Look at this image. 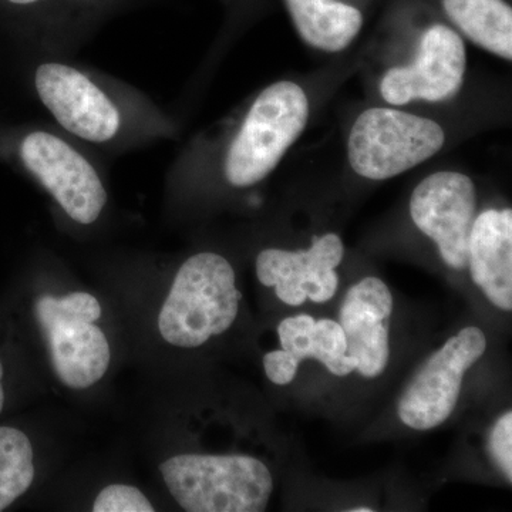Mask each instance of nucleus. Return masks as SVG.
<instances>
[{
	"mask_svg": "<svg viewBox=\"0 0 512 512\" xmlns=\"http://www.w3.org/2000/svg\"><path fill=\"white\" fill-rule=\"evenodd\" d=\"M239 301L231 264L224 256L201 252L188 258L175 275L158 316V329L170 345L198 348L231 328Z\"/></svg>",
	"mask_w": 512,
	"mask_h": 512,
	"instance_id": "1",
	"label": "nucleus"
},
{
	"mask_svg": "<svg viewBox=\"0 0 512 512\" xmlns=\"http://www.w3.org/2000/svg\"><path fill=\"white\" fill-rule=\"evenodd\" d=\"M174 500L188 512H262L274 491L258 458L180 454L160 466Z\"/></svg>",
	"mask_w": 512,
	"mask_h": 512,
	"instance_id": "2",
	"label": "nucleus"
},
{
	"mask_svg": "<svg viewBox=\"0 0 512 512\" xmlns=\"http://www.w3.org/2000/svg\"><path fill=\"white\" fill-rule=\"evenodd\" d=\"M308 119V97L298 84L266 87L229 144L224 164L228 183L245 188L265 180L301 136Z\"/></svg>",
	"mask_w": 512,
	"mask_h": 512,
	"instance_id": "3",
	"label": "nucleus"
},
{
	"mask_svg": "<svg viewBox=\"0 0 512 512\" xmlns=\"http://www.w3.org/2000/svg\"><path fill=\"white\" fill-rule=\"evenodd\" d=\"M35 316L50 362L64 386L89 389L106 375L110 345L103 330L94 325L100 319L101 306L93 295L73 292L62 298L39 296Z\"/></svg>",
	"mask_w": 512,
	"mask_h": 512,
	"instance_id": "4",
	"label": "nucleus"
},
{
	"mask_svg": "<svg viewBox=\"0 0 512 512\" xmlns=\"http://www.w3.org/2000/svg\"><path fill=\"white\" fill-rule=\"evenodd\" d=\"M444 141L446 134L436 121L375 107L353 124L348 156L360 177L389 180L436 156Z\"/></svg>",
	"mask_w": 512,
	"mask_h": 512,
	"instance_id": "5",
	"label": "nucleus"
},
{
	"mask_svg": "<svg viewBox=\"0 0 512 512\" xmlns=\"http://www.w3.org/2000/svg\"><path fill=\"white\" fill-rule=\"evenodd\" d=\"M487 349L483 330L468 326L423 363L397 406L400 420L413 430L441 426L456 409L463 379Z\"/></svg>",
	"mask_w": 512,
	"mask_h": 512,
	"instance_id": "6",
	"label": "nucleus"
},
{
	"mask_svg": "<svg viewBox=\"0 0 512 512\" xmlns=\"http://www.w3.org/2000/svg\"><path fill=\"white\" fill-rule=\"evenodd\" d=\"M19 156L30 174L74 222L90 225L106 207L107 192L93 164L72 144L36 130L20 141Z\"/></svg>",
	"mask_w": 512,
	"mask_h": 512,
	"instance_id": "7",
	"label": "nucleus"
},
{
	"mask_svg": "<svg viewBox=\"0 0 512 512\" xmlns=\"http://www.w3.org/2000/svg\"><path fill=\"white\" fill-rule=\"evenodd\" d=\"M35 89L43 106L73 136L101 144L119 134V107L82 70L64 63H42L35 72Z\"/></svg>",
	"mask_w": 512,
	"mask_h": 512,
	"instance_id": "8",
	"label": "nucleus"
},
{
	"mask_svg": "<svg viewBox=\"0 0 512 512\" xmlns=\"http://www.w3.org/2000/svg\"><path fill=\"white\" fill-rule=\"evenodd\" d=\"M410 214L450 268H467L468 239L476 220V187L467 175L440 171L424 178L413 191Z\"/></svg>",
	"mask_w": 512,
	"mask_h": 512,
	"instance_id": "9",
	"label": "nucleus"
},
{
	"mask_svg": "<svg viewBox=\"0 0 512 512\" xmlns=\"http://www.w3.org/2000/svg\"><path fill=\"white\" fill-rule=\"evenodd\" d=\"M464 72L463 40L453 29L434 25L421 37L419 53L412 64L393 67L384 74L380 93L393 106H403L413 100L437 103L460 92Z\"/></svg>",
	"mask_w": 512,
	"mask_h": 512,
	"instance_id": "10",
	"label": "nucleus"
},
{
	"mask_svg": "<svg viewBox=\"0 0 512 512\" xmlns=\"http://www.w3.org/2000/svg\"><path fill=\"white\" fill-rule=\"evenodd\" d=\"M345 255L342 239L326 234L313 239L306 251L269 248L256 258V276L262 285L275 288L286 305L301 306L306 299L325 303L339 288L336 268Z\"/></svg>",
	"mask_w": 512,
	"mask_h": 512,
	"instance_id": "11",
	"label": "nucleus"
},
{
	"mask_svg": "<svg viewBox=\"0 0 512 512\" xmlns=\"http://www.w3.org/2000/svg\"><path fill=\"white\" fill-rule=\"evenodd\" d=\"M392 313V292L375 276L353 285L340 306L346 353L356 359L357 372L367 379L382 375L389 363Z\"/></svg>",
	"mask_w": 512,
	"mask_h": 512,
	"instance_id": "12",
	"label": "nucleus"
},
{
	"mask_svg": "<svg viewBox=\"0 0 512 512\" xmlns=\"http://www.w3.org/2000/svg\"><path fill=\"white\" fill-rule=\"evenodd\" d=\"M470 274L488 301L512 309V211L487 210L474 220L468 239Z\"/></svg>",
	"mask_w": 512,
	"mask_h": 512,
	"instance_id": "13",
	"label": "nucleus"
},
{
	"mask_svg": "<svg viewBox=\"0 0 512 512\" xmlns=\"http://www.w3.org/2000/svg\"><path fill=\"white\" fill-rule=\"evenodd\" d=\"M278 335L282 349L299 363L306 359L319 360L332 375L340 377L356 370V359L346 353L345 332L335 320L291 316L279 323Z\"/></svg>",
	"mask_w": 512,
	"mask_h": 512,
	"instance_id": "14",
	"label": "nucleus"
},
{
	"mask_svg": "<svg viewBox=\"0 0 512 512\" xmlns=\"http://www.w3.org/2000/svg\"><path fill=\"white\" fill-rule=\"evenodd\" d=\"M286 5L302 39L323 52H342L362 29V13L346 3L286 0Z\"/></svg>",
	"mask_w": 512,
	"mask_h": 512,
	"instance_id": "15",
	"label": "nucleus"
},
{
	"mask_svg": "<svg viewBox=\"0 0 512 512\" xmlns=\"http://www.w3.org/2000/svg\"><path fill=\"white\" fill-rule=\"evenodd\" d=\"M448 18L477 46L512 59V10L504 0H443Z\"/></svg>",
	"mask_w": 512,
	"mask_h": 512,
	"instance_id": "16",
	"label": "nucleus"
},
{
	"mask_svg": "<svg viewBox=\"0 0 512 512\" xmlns=\"http://www.w3.org/2000/svg\"><path fill=\"white\" fill-rule=\"evenodd\" d=\"M35 480V454L22 430L0 426V511L29 490Z\"/></svg>",
	"mask_w": 512,
	"mask_h": 512,
	"instance_id": "17",
	"label": "nucleus"
},
{
	"mask_svg": "<svg viewBox=\"0 0 512 512\" xmlns=\"http://www.w3.org/2000/svg\"><path fill=\"white\" fill-rule=\"evenodd\" d=\"M94 512H154L153 504L138 488L127 484L107 485L93 504Z\"/></svg>",
	"mask_w": 512,
	"mask_h": 512,
	"instance_id": "18",
	"label": "nucleus"
},
{
	"mask_svg": "<svg viewBox=\"0 0 512 512\" xmlns=\"http://www.w3.org/2000/svg\"><path fill=\"white\" fill-rule=\"evenodd\" d=\"M488 450L501 473L512 483V413L507 412L497 420L488 439Z\"/></svg>",
	"mask_w": 512,
	"mask_h": 512,
	"instance_id": "19",
	"label": "nucleus"
},
{
	"mask_svg": "<svg viewBox=\"0 0 512 512\" xmlns=\"http://www.w3.org/2000/svg\"><path fill=\"white\" fill-rule=\"evenodd\" d=\"M298 360L293 359L284 349L266 353L264 357V369L266 377L278 386H286L292 383L298 373Z\"/></svg>",
	"mask_w": 512,
	"mask_h": 512,
	"instance_id": "20",
	"label": "nucleus"
},
{
	"mask_svg": "<svg viewBox=\"0 0 512 512\" xmlns=\"http://www.w3.org/2000/svg\"><path fill=\"white\" fill-rule=\"evenodd\" d=\"M8 2L16 6H35L39 3L49 2V0H8Z\"/></svg>",
	"mask_w": 512,
	"mask_h": 512,
	"instance_id": "21",
	"label": "nucleus"
},
{
	"mask_svg": "<svg viewBox=\"0 0 512 512\" xmlns=\"http://www.w3.org/2000/svg\"><path fill=\"white\" fill-rule=\"evenodd\" d=\"M3 406H5V387H3V366L0 362V413H2Z\"/></svg>",
	"mask_w": 512,
	"mask_h": 512,
	"instance_id": "22",
	"label": "nucleus"
},
{
	"mask_svg": "<svg viewBox=\"0 0 512 512\" xmlns=\"http://www.w3.org/2000/svg\"><path fill=\"white\" fill-rule=\"evenodd\" d=\"M350 512H373L372 508H355V510H350Z\"/></svg>",
	"mask_w": 512,
	"mask_h": 512,
	"instance_id": "23",
	"label": "nucleus"
}]
</instances>
